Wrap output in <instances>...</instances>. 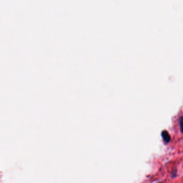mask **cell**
Returning a JSON list of instances; mask_svg holds the SVG:
<instances>
[{"mask_svg":"<svg viewBox=\"0 0 183 183\" xmlns=\"http://www.w3.org/2000/svg\"><path fill=\"white\" fill-rule=\"evenodd\" d=\"M162 137L163 140L166 142H169L170 140L171 137L169 133L167 132V131H163L162 133H161Z\"/></svg>","mask_w":183,"mask_h":183,"instance_id":"1","label":"cell"}]
</instances>
